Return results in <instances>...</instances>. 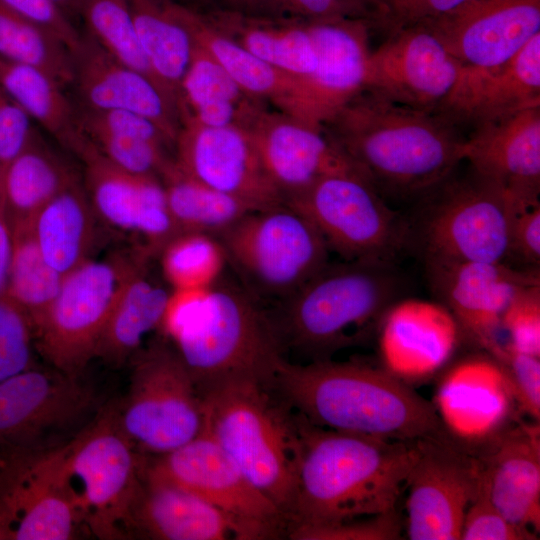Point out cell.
<instances>
[{"mask_svg": "<svg viewBox=\"0 0 540 540\" xmlns=\"http://www.w3.org/2000/svg\"><path fill=\"white\" fill-rule=\"evenodd\" d=\"M8 9L40 24L56 34L75 53L82 40L81 34L52 0H0Z\"/></svg>", "mask_w": 540, "mask_h": 540, "instance_id": "cell-53", "label": "cell"}, {"mask_svg": "<svg viewBox=\"0 0 540 540\" xmlns=\"http://www.w3.org/2000/svg\"><path fill=\"white\" fill-rule=\"evenodd\" d=\"M402 523L397 510L319 525L287 527L293 540H397L401 539Z\"/></svg>", "mask_w": 540, "mask_h": 540, "instance_id": "cell-45", "label": "cell"}, {"mask_svg": "<svg viewBox=\"0 0 540 540\" xmlns=\"http://www.w3.org/2000/svg\"><path fill=\"white\" fill-rule=\"evenodd\" d=\"M469 0H364L368 22L385 35L433 21Z\"/></svg>", "mask_w": 540, "mask_h": 540, "instance_id": "cell-48", "label": "cell"}, {"mask_svg": "<svg viewBox=\"0 0 540 540\" xmlns=\"http://www.w3.org/2000/svg\"><path fill=\"white\" fill-rule=\"evenodd\" d=\"M248 129L266 174L284 200L323 177L361 174L323 128L286 113L262 110Z\"/></svg>", "mask_w": 540, "mask_h": 540, "instance_id": "cell-26", "label": "cell"}, {"mask_svg": "<svg viewBox=\"0 0 540 540\" xmlns=\"http://www.w3.org/2000/svg\"><path fill=\"white\" fill-rule=\"evenodd\" d=\"M80 15L87 35L108 54L158 84L138 40L127 0H83Z\"/></svg>", "mask_w": 540, "mask_h": 540, "instance_id": "cell-43", "label": "cell"}, {"mask_svg": "<svg viewBox=\"0 0 540 540\" xmlns=\"http://www.w3.org/2000/svg\"><path fill=\"white\" fill-rule=\"evenodd\" d=\"M81 132L105 158L132 175L159 178L172 159L162 144L100 131Z\"/></svg>", "mask_w": 540, "mask_h": 540, "instance_id": "cell-44", "label": "cell"}, {"mask_svg": "<svg viewBox=\"0 0 540 540\" xmlns=\"http://www.w3.org/2000/svg\"><path fill=\"white\" fill-rule=\"evenodd\" d=\"M539 535L507 519L491 501L483 478L468 506L460 540H536Z\"/></svg>", "mask_w": 540, "mask_h": 540, "instance_id": "cell-49", "label": "cell"}, {"mask_svg": "<svg viewBox=\"0 0 540 540\" xmlns=\"http://www.w3.org/2000/svg\"><path fill=\"white\" fill-rule=\"evenodd\" d=\"M4 465V455L0 453V471Z\"/></svg>", "mask_w": 540, "mask_h": 540, "instance_id": "cell-58", "label": "cell"}, {"mask_svg": "<svg viewBox=\"0 0 540 540\" xmlns=\"http://www.w3.org/2000/svg\"><path fill=\"white\" fill-rule=\"evenodd\" d=\"M13 248L5 295L28 317L34 328L57 296L64 275L43 257L32 221L13 223Z\"/></svg>", "mask_w": 540, "mask_h": 540, "instance_id": "cell-39", "label": "cell"}, {"mask_svg": "<svg viewBox=\"0 0 540 540\" xmlns=\"http://www.w3.org/2000/svg\"><path fill=\"white\" fill-rule=\"evenodd\" d=\"M317 56L315 69L296 85L281 111L322 128L365 89L369 25L361 18L307 22Z\"/></svg>", "mask_w": 540, "mask_h": 540, "instance_id": "cell-18", "label": "cell"}, {"mask_svg": "<svg viewBox=\"0 0 540 540\" xmlns=\"http://www.w3.org/2000/svg\"><path fill=\"white\" fill-rule=\"evenodd\" d=\"M159 178L179 233L200 232L218 237L255 211L243 201L190 177L177 166L174 158Z\"/></svg>", "mask_w": 540, "mask_h": 540, "instance_id": "cell-38", "label": "cell"}, {"mask_svg": "<svg viewBox=\"0 0 540 540\" xmlns=\"http://www.w3.org/2000/svg\"><path fill=\"white\" fill-rule=\"evenodd\" d=\"M131 362L127 393L114 410L135 449L160 456L198 436L204 428L203 397L175 346L156 340Z\"/></svg>", "mask_w": 540, "mask_h": 540, "instance_id": "cell-7", "label": "cell"}, {"mask_svg": "<svg viewBox=\"0 0 540 540\" xmlns=\"http://www.w3.org/2000/svg\"><path fill=\"white\" fill-rule=\"evenodd\" d=\"M148 256L116 253L88 260L64 275L60 290L34 328L37 351L51 367L82 375L96 349L117 297Z\"/></svg>", "mask_w": 540, "mask_h": 540, "instance_id": "cell-11", "label": "cell"}, {"mask_svg": "<svg viewBox=\"0 0 540 540\" xmlns=\"http://www.w3.org/2000/svg\"><path fill=\"white\" fill-rule=\"evenodd\" d=\"M271 386L309 423L336 431L412 442L446 436L431 401L380 366L284 358Z\"/></svg>", "mask_w": 540, "mask_h": 540, "instance_id": "cell-3", "label": "cell"}, {"mask_svg": "<svg viewBox=\"0 0 540 540\" xmlns=\"http://www.w3.org/2000/svg\"><path fill=\"white\" fill-rule=\"evenodd\" d=\"M12 248V225L3 200V186L0 184V295H5Z\"/></svg>", "mask_w": 540, "mask_h": 540, "instance_id": "cell-55", "label": "cell"}, {"mask_svg": "<svg viewBox=\"0 0 540 540\" xmlns=\"http://www.w3.org/2000/svg\"><path fill=\"white\" fill-rule=\"evenodd\" d=\"M431 402L446 437L475 455L523 416L502 365L479 349L442 370Z\"/></svg>", "mask_w": 540, "mask_h": 540, "instance_id": "cell-15", "label": "cell"}, {"mask_svg": "<svg viewBox=\"0 0 540 540\" xmlns=\"http://www.w3.org/2000/svg\"><path fill=\"white\" fill-rule=\"evenodd\" d=\"M437 301L453 314L464 341L493 355L502 345L503 314L524 287L540 282L539 268L503 262L425 261Z\"/></svg>", "mask_w": 540, "mask_h": 540, "instance_id": "cell-17", "label": "cell"}, {"mask_svg": "<svg viewBox=\"0 0 540 540\" xmlns=\"http://www.w3.org/2000/svg\"><path fill=\"white\" fill-rule=\"evenodd\" d=\"M146 461L158 474L232 515L280 529L286 527L279 508L251 484L204 431L181 447L164 455L146 457Z\"/></svg>", "mask_w": 540, "mask_h": 540, "instance_id": "cell-25", "label": "cell"}, {"mask_svg": "<svg viewBox=\"0 0 540 540\" xmlns=\"http://www.w3.org/2000/svg\"><path fill=\"white\" fill-rule=\"evenodd\" d=\"M173 8L195 45L210 55L248 95L255 99H268L282 109L297 78L253 55L216 28L206 16L175 1Z\"/></svg>", "mask_w": 540, "mask_h": 540, "instance_id": "cell-33", "label": "cell"}, {"mask_svg": "<svg viewBox=\"0 0 540 540\" xmlns=\"http://www.w3.org/2000/svg\"><path fill=\"white\" fill-rule=\"evenodd\" d=\"M130 538L256 540L279 536L273 525L232 515L152 470L144 456L132 507Z\"/></svg>", "mask_w": 540, "mask_h": 540, "instance_id": "cell-20", "label": "cell"}, {"mask_svg": "<svg viewBox=\"0 0 540 540\" xmlns=\"http://www.w3.org/2000/svg\"><path fill=\"white\" fill-rule=\"evenodd\" d=\"M227 1L232 4H242L245 2V0H227Z\"/></svg>", "mask_w": 540, "mask_h": 540, "instance_id": "cell-57", "label": "cell"}, {"mask_svg": "<svg viewBox=\"0 0 540 540\" xmlns=\"http://www.w3.org/2000/svg\"><path fill=\"white\" fill-rule=\"evenodd\" d=\"M82 107L124 110L156 123L175 143L181 125L178 105L147 75L113 58L89 35L74 53V80Z\"/></svg>", "mask_w": 540, "mask_h": 540, "instance_id": "cell-27", "label": "cell"}, {"mask_svg": "<svg viewBox=\"0 0 540 540\" xmlns=\"http://www.w3.org/2000/svg\"><path fill=\"white\" fill-rule=\"evenodd\" d=\"M195 44V43H194ZM228 73L195 45L190 64L180 82V117L206 126L249 128L261 109Z\"/></svg>", "mask_w": 540, "mask_h": 540, "instance_id": "cell-31", "label": "cell"}, {"mask_svg": "<svg viewBox=\"0 0 540 540\" xmlns=\"http://www.w3.org/2000/svg\"><path fill=\"white\" fill-rule=\"evenodd\" d=\"M174 147L177 166L197 181L254 210L284 203L264 170L248 128L206 126L182 118Z\"/></svg>", "mask_w": 540, "mask_h": 540, "instance_id": "cell-21", "label": "cell"}, {"mask_svg": "<svg viewBox=\"0 0 540 540\" xmlns=\"http://www.w3.org/2000/svg\"><path fill=\"white\" fill-rule=\"evenodd\" d=\"M322 128L379 193L425 196L464 161L465 138L450 118L368 89Z\"/></svg>", "mask_w": 540, "mask_h": 540, "instance_id": "cell-1", "label": "cell"}, {"mask_svg": "<svg viewBox=\"0 0 540 540\" xmlns=\"http://www.w3.org/2000/svg\"><path fill=\"white\" fill-rule=\"evenodd\" d=\"M64 451L82 526L98 539L130 538L144 455L121 431L114 405L104 406Z\"/></svg>", "mask_w": 540, "mask_h": 540, "instance_id": "cell-8", "label": "cell"}, {"mask_svg": "<svg viewBox=\"0 0 540 540\" xmlns=\"http://www.w3.org/2000/svg\"><path fill=\"white\" fill-rule=\"evenodd\" d=\"M462 72L426 23L402 28L371 50L365 89L391 101L440 113Z\"/></svg>", "mask_w": 540, "mask_h": 540, "instance_id": "cell-19", "label": "cell"}, {"mask_svg": "<svg viewBox=\"0 0 540 540\" xmlns=\"http://www.w3.org/2000/svg\"><path fill=\"white\" fill-rule=\"evenodd\" d=\"M0 540H71L82 526L69 484L64 445L3 454Z\"/></svg>", "mask_w": 540, "mask_h": 540, "instance_id": "cell-14", "label": "cell"}, {"mask_svg": "<svg viewBox=\"0 0 540 540\" xmlns=\"http://www.w3.org/2000/svg\"><path fill=\"white\" fill-rule=\"evenodd\" d=\"M83 164V185L99 218L109 226L134 232L142 183L105 158L85 137L75 154Z\"/></svg>", "mask_w": 540, "mask_h": 540, "instance_id": "cell-40", "label": "cell"}, {"mask_svg": "<svg viewBox=\"0 0 540 540\" xmlns=\"http://www.w3.org/2000/svg\"><path fill=\"white\" fill-rule=\"evenodd\" d=\"M217 238L251 291L279 302L328 263L320 233L285 203L248 213Z\"/></svg>", "mask_w": 540, "mask_h": 540, "instance_id": "cell-10", "label": "cell"}, {"mask_svg": "<svg viewBox=\"0 0 540 540\" xmlns=\"http://www.w3.org/2000/svg\"><path fill=\"white\" fill-rule=\"evenodd\" d=\"M200 393L236 379L271 383L283 357L271 316L246 291L216 286L166 336Z\"/></svg>", "mask_w": 540, "mask_h": 540, "instance_id": "cell-6", "label": "cell"}, {"mask_svg": "<svg viewBox=\"0 0 540 540\" xmlns=\"http://www.w3.org/2000/svg\"><path fill=\"white\" fill-rule=\"evenodd\" d=\"M402 281L394 264L345 260L327 263L271 316L284 349L311 361L376 333L388 307L399 299Z\"/></svg>", "mask_w": 540, "mask_h": 540, "instance_id": "cell-4", "label": "cell"}, {"mask_svg": "<svg viewBox=\"0 0 540 540\" xmlns=\"http://www.w3.org/2000/svg\"><path fill=\"white\" fill-rule=\"evenodd\" d=\"M34 332L26 314L0 295V381L36 366Z\"/></svg>", "mask_w": 540, "mask_h": 540, "instance_id": "cell-46", "label": "cell"}, {"mask_svg": "<svg viewBox=\"0 0 540 540\" xmlns=\"http://www.w3.org/2000/svg\"><path fill=\"white\" fill-rule=\"evenodd\" d=\"M159 254L164 278L173 289L212 287L227 262L220 240L200 232L177 234Z\"/></svg>", "mask_w": 540, "mask_h": 540, "instance_id": "cell-42", "label": "cell"}, {"mask_svg": "<svg viewBox=\"0 0 540 540\" xmlns=\"http://www.w3.org/2000/svg\"><path fill=\"white\" fill-rule=\"evenodd\" d=\"M540 106V33L502 65L462 67L440 113L473 127Z\"/></svg>", "mask_w": 540, "mask_h": 540, "instance_id": "cell-28", "label": "cell"}, {"mask_svg": "<svg viewBox=\"0 0 540 540\" xmlns=\"http://www.w3.org/2000/svg\"><path fill=\"white\" fill-rule=\"evenodd\" d=\"M98 216L79 178L34 217L32 230L45 260L66 275L90 260L97 240Z\"/></svg>", "mask_w": 540, "mask_h": 540, "instance_id": "cell-30", "label": "cell"}, {"mask_svg": "<svg viewBox=\"0 0 540 540\" xmlns=\"http://www.w3.org/2000/svg\"><path fill=\"white\" fill-rule=\"evenodd\" d=\"M477 456L493 504L539 535L540 422L519 418Z\"/></svg>", "mask_w": 540, "mask_h": 540, "instance_id": "cell-29", "label": "cell"}, {"mask_svg": "<svg viewBox=\"0 0 540 540\" xmlns=\"http://www.w3.org/2000/svg\"><path fill=\"white\" fill-rule=\"evenodd\" d=\"M0 58L40 69L73 84L74 53L52 31L0 3Z\"/></svg>", "mask_w": 540, "mask_h": 540, "instance_id": "cell-41", "label": "cell"}, {"mask_svg": "<svg viewBox=\"0 0 540 540\" xmlns=\"http://www.w3.org/2000/svg\"><path fill=\"white\" fill-rule=\"evenodd\" d=\"M249 15L315 22L337 18L368 21L364 0H245Z\"/></svg>", "mask_w": 540, "mask_h": 540, "instance_id": "cell-47", "label": "cell"}, {"mask_svg": "<svg viewBox=\"0 0 540 540\" xmlns=\"http://www.w3.org/2000/svg\"><path fill=\"white\" fill-rule=\"evenodd\" d=\"M482 479L479 457L446 436L415 441L407 477L406 533L411 540H460Z\"/></svg>", "mask_w": 540, "mask_h": 540, "instance_id": "cell-16", "label": "cell"}, {"mask_svg": "<svg viewBox=\"0 0 540 540\" xmlns=\"http://www.w3.org/2000/svg\"><path fill=\"white\" fill-rule=\"evenodd\" d=\"M67 16L80 15L83 0H52Z\"/></svg>", "mask_w": 540, "mask_h": 540, "instance_id": "cell-56", "label": "cell"}, {"mask_svg": "<svg viewBox=\"0 0 540 540\" xmlns=\"http://www.w3.org/2000/svg\"><path fill=\"white\" fill-rule=\"evenodd\" d=\"M127 3L152 73L178 105L179 85L190 64L194 40L176 15L173 0H127Z\"/></svg>", "mask_w": 540, "mask_h": 540, "instance_id": "cell-35", "label": "cell"}, {"mask_svg": "<svg viewBox=\"0 0 540 540\" xmlns=\"http://www.w3.org/2000/svg\"><path fill=\"white\" fill-rule=\"evenodd\" d=\"M51 368L34 366L0 381V453L63 446L105 406L82 375Z\"/></svg>", "mask_w": 540, "mask_h": 540, "instance_id": "cell-12", "label": "cell"}, {"mask_svg": "<svg viewBox=\"0 0 540 540\" xmlns=\"http://www.w3.org/2000/svg\"><path fill=\"white\" fill-rule=\"evenodd\" d=\"M168 293L148 277L145 261L129 276L110 312L95 358L121 366L140 350L143 338L159 328Z\"/></svg>", "mask_w": 540, "mask_h": 540, "instance_id": "cell-34", "label": "cell"}, {"mask_svg": "<svg viewBox=\"0 0 540 540\" xmlns=\"http://www.w3.org/2000/svg\"><path fill=\"white\" fill-rule=\"evenodd\" d=\"M375 335L379 366L412 388L436 378L465 342L445 305L420 298L394 301Z\"/></svg>", "mask_w": 540, "mask_h": 540, "instance_id": "cell-22", "label": "cell"}, {"mask_svg": "<svg viewBox=\"0 0 540 540\" xmlns=\"http://www.w3.org/2000/svg\"><path fill=\"white\" fill-rule=\"evenodd\" d=\"M284 203L316 228L345 260L394 264L410 239L408 225L361 174L323 177Z\"/></svg>", "mask_w": 540, "mask_h": 540, "instance_id": "cell-9", "label": "cell"}, {"mask_svg": "<svg viewBox=\"0 0 540 540\" xmlns=\"http://www.w3.org/2000/svg\"><path fill=\"white\" fill-rule=\"evenodd\" d=\"M501 328L512 347L540 356V282L524 287L513 297L503 314Z\"/></svg>", "mask_w": 540, "mask_h": 540, "instance_id": "cell-51", "label": "cell"}, {"mask_svg": "<svg viewBox=\"0 0 540 540\" xmlns=\"http://www.w3.org/2000/svg\"><path fill=\"white\" fill-rule=\"evenodd\" d=\"M202 397L203 431L287 520L301 450L297 413L270 383L256 379L227 381Z\"/></svg>", "mask_w": 540, "mask_h": 540, "instance_id": "cell-5", "label": "cell"}, {"mask_svg": "<svg viewBox=\"0 0 540 540\" xmlns=\"http://www.w3.org/2000/svg\"><path fill=\"white\" fill-rule=\"evenodd\" d=\"M452 175L425 195L429 202L420 229L425 261L506 263L517 209L472 170L462 178Z\"/></svg>", "mask_w": 540, "mask_h": 540, "instance_id": "cell-13", "label": "cell"}, {"mask_svg": "<svg viewBox=\"0 0 540 540\" xmlns=\"http://www.w3.org/2000/svg\"><path fill=\"white\" fill-rule=\"evenodd\" d=\"M493 356L502 365L523 416L540 422V356L503 342Z\"/></svg>", "mask_w": 540, "mask_h": 540, "instance_id": "cell-50", "label": "cell"}, {"mask_svg": "<svg viewBox=\"0 0 540 540\" xmlns=\"http://www.w3.org/2000/svg\"><path fill=\"white\" fill-rule=\"evenodd\" d=\"M208 19L246 50L285 74L299 79L315 69L316 50L307 22L238 13Z\"/></svg>", "mask_w": 540, "mask_h": 540, "instance_id": "cell-32", "label": "cell"}, {"mask_svg": "<svg viewBox=\"0 0 540 540\" xmlns=\"http://www.w3.org/2000/svg\"><path fill=\"white\" fill-rule=\"evenodd\" d=\"M297 415L301 450L286 529L396 509L415 458V441L336 431Z\"/></svg>", "mask_w": 540, "mask_h": 540, "instance_id": "cell-2", "label": "cell"}, {"mask_svg": "<svg viewBox=\"0 0 540 540\" xmlns=\"http://www.w3.org/2000/svg\"><path fill=\"white\" fill-rule=\"evenodd\" d=\"M79 175L35 134L9 164L3 200L11 224L33 221L56 195Z\"/></svg>", "mask_w": 540, "mask_h": 540, "instance_id": "cell-36", "label": "cell"}, {"mask_svg": "<svg viewBox=\"0 0 540 540\" xmlns=\"http://www.w3.org/2000/svg\"><path fill=\"white\" fill-rule=\"evenodd\" d=\"M32 122L0 88V183L9 164L36 134Z\"/></svg>", "mask_w": 540, "mask_h": 540, "instance_id": "cell-52", "label": "cell"}, {"mask_svg": "<svg viewBox=\"0 0 540 540\" xmlns=\"http://www.w3.org/2000/svg\"><path fill=\"white\" fill-rule=\"evenodd\" d=\"M0 88L32 121L76 153L85 136L64 86L46 72L0 58Z\"/></svg>", "mask_w": 540, "mask_h": 540, "instance_id": "cell-37", "label": "cell"}, {"mask_svg": "<svg viewBox=\"0 0 540 540\" xmlns=\"http://www.w3.org/2000/svg\"><path fill=\"white\" fill-rule=\"evenodd\" d=\"M426 24L462 67L492 68L540 33V0H469Z\"/></svg>", "mask_w": 540, "mask_h": 540, "instance_id": "cell-23", "label": "cell"}, {"mask_svg": "<svg viewBox=\"0 0 540 540\" xmlns=\"http://www.w3.org/2000/svg\"><path fill=\"white\" fill-rule=\"evenodd\" d=\"M464 160L518 212L540 204V106L475 126L465 138Z\"/></svg>", "mask_w": 540, "mask_h": 540, "instance_id": "cell-24", "label": "cell"}, {"mask_svg": "<svg viewBox=\"0 0 540 540\" xmlns=\"http://www.w3.org/2000/svg\"><path fill=\"white\" fill-rule=\"evenodd\" d=\"M509 259L516 260L524 268H539L540 204L514 216L509 235L507 260Z\"/></svg>", "mask_w": 540, "mask_h": 540, "instance_id": "cell-54", "label": "cell"}]
</instances>
